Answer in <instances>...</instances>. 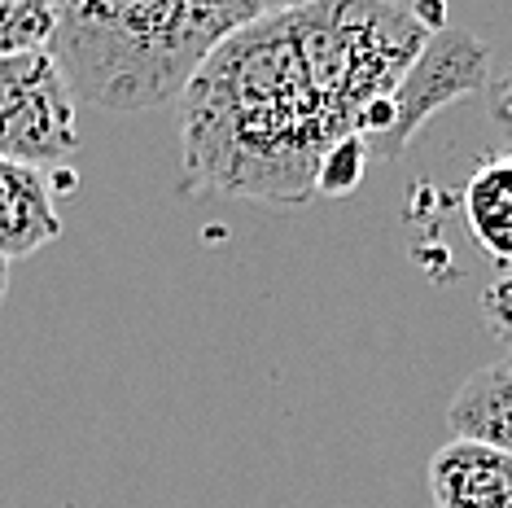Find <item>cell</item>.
I'll list each match as a JSON object with an SVG mask.
<instances>
[{"label": "cell", "mask_w": 512, "mask_h": 508, "mask_svg": "<svg viewBox=\"0 0 512 508\" xmlns=\"http://www.w3.org/2000/svg\"><path fill=\"white\" fill-rule=\"evenodd\" d=\"M447 14L438 5L267 9L180 97L184 193L342 198L368 158L407 145L403 97Z\"/></svg>", "instance_id": "obj_1"}, {"label": "cell", "mask_w": 512, "mask_h": 508, "mask_svg": "<svg viewBox=\"0 0 512 508\" xmlns=\"http://www.w3.org/2000/svg\"><path fill=\"white\" fill-rule=\"evenodd\" d=\"M79 101L53 53L0 57V158L57 171L79 149Z\"/></svg>", "instance_id": "obj_3"}, {"label": "cell", "mask_w": 512, "mask_h": 508, "mask_svg": "<svg viewBox=\"0 0 512 508\" xmlns=\"http://www.w3.org/2000/svg\"><path fill=\"white\" fill-rule=\"evenodd\" d=\"M491 119L499 127V141H504V149L512 154V66L504 79H495L491 88Z\"/></svg>", "instance_id": "obj_10"}, {"label": "cell", "mask_w": 512, "mask_h": 508, "mask_svg": "<svg viewBox=\"0 0 512 508\" xmlns=\"http://www.w3.org/2000/svg\"><path fill=\"white\" fill-rule=\"evenodd\" d=\"M62 5L44 0H0V57L22 53H49L57 36Z\"/></svg>", "instance_id": "obj_8"}, {"label": "cell", "mask_w": 512, "mask_h": 508, "mask_svg": "<svg viewBox=\"0 0 512 508\" xmlns=\"http://www.w3.org/2000/svg\"><path fill=\"white\" fill-rule=\"evenodd\" d=\"M477 307H482V325L491 329L512 355V268H499L491 276V285L482 290V303Z\"/></svg>", "instance_id": "obj_9"}, {"label": "cell", "mask_w": 512, "mask_h": 508, "mask_svg": "<svg viewBox=\"0 0 512 508\" xmlns=\"http://www.w3.org/2000/svg\"><path fill=\"white\" fill-rule=\"evenodd\" d=\"M434 508H512V452L451 438L429 456Z\"/></svg>", "instance_id": "obj_5"}, {"label": "cell", "mask_w": 512, "mask_h": 508, "mask_svg": "<svg viewBox=\"0 0 512 508\" xmlns=\"http://www.w3.org/2000/svg\"><path fill=\"white\" fill-rule=\"evenodd\" d=\"M447 425L451 438H473L512 452V355H499L460 381Z\"/></svg>", "instance_id": "obj_6"}, {"label": "cell", "mask_w": 512, "mask_h": 508, "mask_svg": "<svg viewBox=\"0 0 512 508\" xmlns=\"http://www.w3.org/2000/svg\"><path fill=\"white\" fill-rule=\"evenodd\" d=\"M272 5L206 0V5H62L53 57L75 101L114 114L154 110L184 97L215 49Z\"/></svg>", "instance_id": "obj_2"}, {"label": "cell", "mask_w": 512, "mask_h": 508, "mask_svg": "<svg viewBox=\"0 0 512 508\" xmlns=\"http://www.w3.org/2000/svg\"><path fill=\"white\" fill-rule=\"evenodd\" d=\"M9 298V259H0V303Z\"/></svg>", "instance_id": "obj_11"}, {"label": "cell", "mask_w": 512, "mask_h": 508, "mask_svg": "<svg viewBox=\"0 0 512 508\" xmlns=\"http://www.w3.org/2000/svg\"><path fill=\"white\" fill-rule=\"evenodd\" d=\"M460 202H464V224H469L477 250L486 259H495V272L512 268V154L508 149H499V154L482 158L473 167Z\"/></svg>", "instance_id": "obj_7"}, {"label": "cell", "mask_w": 512, "mask_h": 508, "mask_svg": "<svg viewBox=\"0 0 512 508\" xmlns=\"http://www.w3.org/2000/svg\"><path fill=\"white\" fill-rule=\"evenodd\" d=\"M57 171L0 158V259H31L62 237Z\"/></svg>", "instance_id": "obj_4"}]
</instances>
